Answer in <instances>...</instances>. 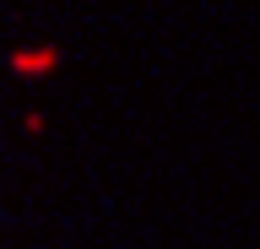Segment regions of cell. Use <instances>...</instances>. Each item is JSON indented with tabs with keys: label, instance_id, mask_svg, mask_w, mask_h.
<instances>
[{
	"label": "cell",
	"instance_id": "obj_1",
	"mask_svg": "<svg viewBox=\"0 0 260 249\" xmlns=\"http://www.w3.org/2000/svg\"><path fill=\"white\" fill-rule=\"evenodd\" d=\"M60 60H65V54L49 44V49H11V60H6V65H11V76H49Z\"/></svg>",
	"mask_w": 260,
	"mask_h": 249
}]
</instances>
